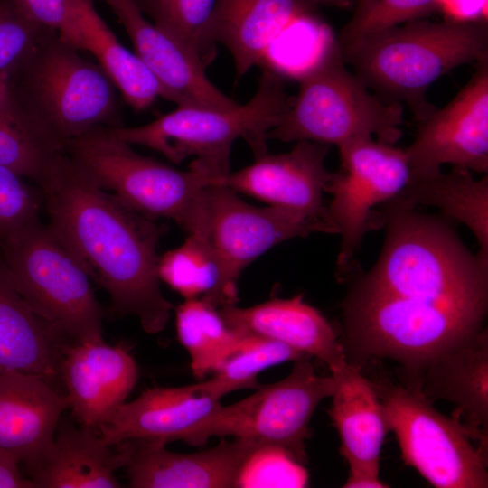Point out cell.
I'll list each match as a JSON object with an SVG mask.
<instances>
[{
  "mask_svg": "<svg viewBox=\"0 0 488 488\" xmlns=\"http://www.w3.org/2000/svg\"><path fill=\"white\" fill-rule=\"evenodd\" d=\"M37 184L48 227L107 291L111 311L136 316L147 333L163 331L174 308L157 274L163 229L97 185L64 152Z\"/></svg>",
  "mask_w": 488,
  "mask_h": 488,
  "instance_id": "obj_1",
  "label": "cell"
},
{
  "mask_svg": "<svg viewBox=\"0 0 488 488\" xmlns=\"http://www.w3.org/2000/svg\"><path fill=\"white\" fill-rule=\"evenodd\" d=\"M346 65L381 99L406 105L419 123L436 107L428 88L452 70L488 60L487 22L424 18L341 47Z\"/></svg>",
  "mask_w": 488,
  "mask_h": 488,
  "instance_id": "obj_2",
  "label": "cell"
},
{
  "mask_svg": "<svg viewBox=\"0 0 488 488\" xmlns=\"http://www.w3.org/2000/svg\"><path fill=\"white\" fill-rule=\"evenodd\" d=\"M79 51L49 31L11 77L25 123L57 151L94 127L122 126L117 89L97 62Z\"/></svg>",
  "mask_w": 488,
  "mask_h": 488,
  "instance_id": "obj_3",
  "label": "cell"
},
{
  "mask_svg": "<svg viewBox=\"0 0 488 488\" xmlns=\"http://www.w3.org/2000/svg\"><path fill=\"white\" fill-rule=\"evenodd\" d=\"M255 94L245 104L225 109L177 107L155 120L136 127H107L129 145L151 148L174 164L193 157L190 168L214 177L230 172V151L244 139L255 159L267 154V135L293 101L282 74L263 66Z\"/></svg>",
  "mask_w": 488,
  "mask_h": 488,
  "instance_id": "obj_4",
  "label": "cell"
},
{
  "mask_svg": "<svg viewBox=\"0 0 488 488\" xmlns=\"http://www.w3.org/2000/svg\"><path fill=\"white\" fill-rule=\"evenodd\" d=\"M298 92L268 139L337 146L359 138L394 145L402 136L404 106L370 92L333 39L296 78Z\"/></svg>",
  "mask_w": 488,
  "mask_h": 488,
  "instance_id": "obj_5",
  "label": "cell"
},
{
  "mask_svg": "<svg viewBox=\"0 0 488 488\" xmlns=\"http://www.w3.org/2000/svg\"><path fill=\"white\" fill-rule=\"evenodd\" d=\"M63 152L97 185L140 214L171 219L188 235H206V190L218 177L139 155L107 127L71 139Z\"/></svg>",
  "mask_w": 488,
  "mask_h": 488,
  "instance_id": "obj_6",
  "label": "cell"
},
{
  "mask_svg": "<svg viewBox=\"0 0 488 488\" xmlns=\"http://www.w3.org/2000/svg\"><path fill=\"white\" fill-rule=\"evenodd\" d=\"M0 254L19 293L70 343L103 339V311L89 275L40 221L3 240Z\"/></svg>",
  "mask_w": 488,
  "mask_h": 488,
  "instance_id": "obj_7",
  "label": "cell"
},
{
  "mask_svg": "<svg viewBox=\"0 0 488 488\" xmlns=\"http://www.w3.org/2000/svg\"><path fill=\"white\" fill-rule=\"evenodd\" d=\"M369 379V378H368ZM399 442L402 458L438 488H486L487 462L463 427L418 391L388 378L369 379Z\"/></svg>",
  "mask_w": 488,
  "mask_h": 488,
  "instance_id": "obj_8",
  "label": "cell"
},
{
  "mask_svg": "<svg viewBox=\"0 0 488 488\" xmlns=\"http://www.w3.org/2000/svg\"><path fill=\"white\" fill-rule=\"evenodd\" d=\"M341 169L332 173L325 192L329 221L341 235L339 270L347 269L366 233L384 225L374 210L398 196L410 170L403 149L374 138L351 140L338 146Z\"/></svg>",
  "mask_w": 488,
  "mask_h": 488,
  "instance_id": "obj_9",
  "label": "cell"
},
{
  "mask_svg": "<svg viewBox=\"0 0 488 488\" xmlns=\"http://www.w3.org/2000/svg\"><path fill=\"white\" fill-rule=\"evenodd\" d=\"M333 389L332 375H317L309 359L296 361L284 379L259 385L250 396L222 406L215 436L241 438L258 446H280L305 465L312 416Z\"/></svg>",
  "mask_w": 488,
  "mask_h": 488,
  "instance_id": "obj_10",
  "label": "cell"
},
{
  "mask_svg": "<svg viewBox=\"0 0 488 488\" xmlns=\"http://www.w3.org/2000/svg\"><path fill=\"white\" fill-rule=\"evenodd\" d=\"M205 200L206 237L219 258L229 305L238 301L242 270L272 247L314 232L337 233L328 221L270 205H250L224 185L209 186Z\"/></svg>",
  "mask_w": 488,
  "mask_h": 488,
  "instance_id": "obj_11",
  "label": "cell"
},
{
  "mask_svg": "<svg viewBox=\"0 0 488 488\" xmlns=\"http://www.w3.org/2000/svg\"><path fill=\"white\" fill-rule=\"evenodd\" d=\"M410 176L441 171L444 164L488 172V60L443 108L418 123L413 142L403 149Z\"/></svg>",
  "mask_w": 488,
  "mask_h": 488,
  "instance_id": "obj_12",
  "label": "cell"
},
{
  "mask_svg": "<svg viewBox=\"0 0 488 488\" xmlns=\"http://www.w3.org/2000/svg\"><path fill=\"white\" fill-rule=\"evenodd\" d=\"M222 406L194 384L155 386L118 406L98 431L109 446L140 440L202 446L215 436Z\"/></svg>",
  "mask_w": 488,
  "mask_h": 488,
  "instance_id": "obj_13",
  "label": "cell"
},
{
  "mask_svg": "<svg viewBox=\"0 0 488 488\" xmlns=\"http://www.w3.org/2000/svg\"><path fill=\"white\" fill-rule=\"evenodd\" d=\"M159 84L161 97L177 105L225 109L238 106L208 78L202 60L184 43L149 22L133 0H103Z\"/></svg>",
  "mask_w": 488,
  "mask_h": 488,
  "instance_id": "obj_14",
  "label": "cell"
},
{
  "mask_svg": "<svg viewBox=\"0 0 488 488\" xmlns=\"http://www.w3.org/2000/svg\"><path fill=\"white\" fill-rule=\"evenodd\" d=\"M296 143L289 152L266 154L240 170L230 171L218 178L217 184L270 206L330 222L323 193L332 174L325 166L331 145L308 140Z\"/></svg>",
  "mask_w": 488,
  "mask_h": 488,
  "instance_id": "obj_15",
  "label": "cell"
},
{
  "mask_svg": "<svg viewBox=\"0 0 488 488\" xmlns=\"http://www.w3.org/2000/svg\"><path fill=\"white\" fill-rule=\"evenodd\" d=\"M406 387L428 401L455 405L454 418L480 454L488 459V333L482 329L440 354L418 373L404 378Z\"/></svg>",
  "mask_w": 488,
  "mask_h": 488,
  "instance_id": "obj_16",
  "label": "cell"
},
{
  "mask_svg": "<svg viewBox=\"0 0 488 488\" xmlns=\"http://www.w3.org/2000/svg\"><path fill=\"white\" fill-rule=\"evenodd\" d=\"M137 377L129 349L103 339L68 344L59 367L73 418L80 426L95 430L126 401Z\"/></svg>",
  "mask_w": 488,
  "mask_h": 488,
  "instance_id": "obj_17",
  "label": "cell"
},
{
  "mask_svg": "<svg viewBox=\"0 0 488 488\" xmlns=\"http://www.w3.org/2000/svg\"><path fill=\"white\" fill-rule=\"evenodd\" d=\"M126 452L129 486L134 488L235 487L239 471L256 447L254 443L222 438L215 446L189 454L169 451L165 444L129 440L119 443Z\"/></svg>",
  "mask_w": 488,
  "mask_h": 488,
  "instance_id": "obj_18",
  "label": "cell"
},
{
  "mask_svg": "<svg viewBox=\"0 0 488 488\" xmlns=\"http://www.w3.org/2000/svg\"><path fill=\"white\" fill-rule=\"evenodd\" d=\"M68 408L65 393L53 380L0 367V450L29 472L49 450Z\"/></svg>",
  "mask_w": 488,
  "mask_h": 488,
  "instance_id": "obj_19",
  "label": "cell"
},
{
  "mask_svg": "<svg viewBox=\"0 0 488 488\" xmlns=\"http://www.w3.org/2000/svg\"><path fill=\"white\" fill-rule=\"evenodd\" d=\"M314 9L308 0H217L211 37L230 52L239 80L253 67L268 65L277 39Z\"/></svg>",
  "mask_w": 488,
  "mask_h": 488,
  "instance_id": "obj_20",
  "label": "cell"
},
{
  "mask_svg": "<svg viewBox=\"0 0 488 488\" xmlns=\"http://www.w3.org/2000/svg\"><path fill=\"white\" fill-rule=\"evenodd\" d=\"M229 326L249 335L282 343L333 371L347 362L343 344L324 316L304 301L302 295L272 298L249 307L235 305L219 308Z\"/></svg>",
  "mask_w": 488,
  "mask_h": 488,
  "instance_id": "obj_21",
  "label": "cell"
},
{
  "mask_svg": "<svg viewBox=\"0 0 488 488\" xmlns=\"http://www.w3.org/2000/svg\"><path fill=\"white\" fill-rule=\"evenodd\" d=\"M109 446L98 430L61 418L53 442L28 474L40 488H117L116 471L124 467L120 444Z\"/></svg>",
  "mask_w": 488,
  "mask_h": 488,
  "instance_id": "obj_22",
  "label": "cell"
},
{
  "mask_svg": "<svg viewBox=\"0 0 488 488\" xmlns=\"http://www.w3.org/2000/svg\"><path fill=\"white\" fill-rule=\"evenodd\" d=\"M331 373L334 389L329 414L341 440L340 454L351 471L379 474L389 430L381 400L371 380L348 361Z\"/></svg>",
  "mask_w": 488,
  "mask_h": 488,
  "instance_id": "obj_23",
  "label": "cell"
},
{
  "mask_svg": "<svg viewBox=\"0 0 488 488\" xmlns=\"http://www.w3.org/2000/svg\"><path fill=\"white\" fill-rule=\"evenodd\" d=\"M69 343L19 293L0 254V367L54 381Z\"/></svg>",
  "mask_w": 488,
  "mask_h": 488,
  "instance_id": "obj_24",
  "label": "cell"
},
{
  "mask_svg": "<svg viewBox=\"0 0 488 488\" xmlns=\"http://www.w3.org/2000/svg\"><path fill=\"white\" fill-rule=\"evenodd\" d=\"M71 23L63 40L90 52L117 89L122 99L136 111L152 106L161 89L135 53L127 50L97 12L93 0H70Z\"/></svg>",
  "mask_w": 488,
  "mask_h": 488,
  "instance_id": "obj_25",
  "label": "cell"
},
{
  "mask_svg": "<svg viewBox=\"0 0 488 488\" xmlns=\"http://www.w3.org/2000/svg\"><path fill=\"white\" fill-rule=\"evenodd\" d=\"M390 202L408 208L434 206L450 221L465 225L474 235L477 256L488 263V176L475 179L472 172L452 167L449 173L438 171L410 176L401 191Z\"/></svg>",
  "mask_w": 488,
  "mask_h": 488,
  "instance_id": "obj_26",
  "label": "cell"
},
{
  "mask_svg": "<svg viewBox=\"0 0 488 488\" xmlns=\"http://www.w3.org/2000/svg\"><path fill=\"white\" fill-rule=\"evenodd\" d=\"M178 340L188 352L196 378L214 372L237 351L245 334L227 324L218 307L202 298L185 299L175 309Z\"/></svg>",
  "mask_w": 488,
  "mask_h": 488,
  "instance_id": "obj_27",
  "label": "cell"
},
{
  "mask_svg": "<svg viewBox=\"0 0 488 488\" xmlns=\"http://www.w3.org/2000/svg\"><path fill=\"white\" fill-rule=\"evenodd\" d=\"M157 274L185 299L202 298L218 308L229 305L221 266L206 236L190 234L182 245L159 257Z\"/></svg>",
  "mask_w": 488,
  "mask_h": 488,
  "instance_id": "obj_28",
  "label": "cell"
},
{
  "mask_svg": "<svg viewBox=\"0 0 488 488\" xmlns=\"http://www.w3.org/2000/svg\"><path fill=\"white\" fill-rule=\"evenodd\" d=\"M310 358L282 343L245 334L240 347L213 372V377L194 386L201 392L221 399L236 390L256 389L259 386L258 374L267 368Z\"/></svg>",
  "mask_w": 488,
  "mask_h": 488,
  "instance_id": "obj_29",
  "label": "cell"
},
{
  "mask_svg": "<svg viewBox=\"0 0 488 488\" xmlns=\"http://www.w3.org/2000/svg\"><path fill=\"white\" fill-rule=\"evenodd\" d=\"M152 23L189 47L207 67L217 55L210 33L217 0H133Z\"/></svg>",
  "mask_w": 488,
  "mask_h": 488,
  "instance_id": "obj_30",
  "label": "cell"
},
{
  "mask_svg": "<svg viewBox=\"0 0 488 488\" xmlns=\"http://www.w3.org/2000/svg\"><path fill=\"white\" fill-rule=\"evenodd\" d=\"M351 19L337 41L347 46L372 33L425 18L437 10L438 0H356Z\"/></svg>",
  "mask_w": 488,
  "mask_h": 488,
  "instance_id": "obj_31",
  "label": "cell"
},
{
  "mask_svg": "<svg viewBox=\"0 0 488 488\" xmlns=\"http://www.w3.org/2000/svg\"><path fill=\"white\" fill-rule=\"evenodd\" d=\"M309 474L290 452L276 446L253 449L244 460L235 483L238 488H302Z\"/></svg>",
  "mask_w": 488,
  "mask_h": 488,
  "instance_id": "obj_32",
  "label": "cell"
},
{
  "mask_svg": "<svg viewBox=\"0 0 488 488\" xmlns=\"http://www.w3.org/2000/svg\"><path fill=\"white\" fill-rule=\"evenodd\" d=\"M61 152L23 127L0 123V165L24 178L38 183Z\"/></svg>",
  "mask_w": 488,
  "mask_h": 488,
  "instance_id": "obj_33",
  "label": "cell"
},
{
  "mask_svg": "<svg viewBox=\"0 0 488 488\" xmlns=\"http://www.w3.org/2000/svg\"><path fill=\"white\" fill-rule=\"evenodd\" d=\"M52 31L23 16L7 0H0V78H11Z\"/></svg>",
  "mask_w": 488,
  "mask_h": 488,
  "instance_id": "obj_34",
  "label": "cell"
},
{
  "mask_svg": "<svg viewBox=\"0 0 488 488\" xmlns=\"http://www.w3.org/2000/svg\"><path fill=\"white\" fill-rule=\"evenodd\" d=\"M40 201L24 177L0 165V242L39 221Z\"/></svg>",
  "mask_w": 488,
  "mask_h": 488,
  "instance_id": "obj_35",
  "label": "cell"
},
{
  "mask_svg": "<svg viewBox=\"0 0 488 488\" xmlns=\"http://www.w3.org/2000/svg\"><path fill=\"white\" fill-rule=\"evenodd\" d=\"M34 23L64 37L71 23L70 0H7Z\"/></svg>",
  "mask_w": 488,
  "mask_h": 488,
  "instance_id": "obj_36",
  "label": "cell"
},
{
  "mask_svg": "<svg viewBox=\"0 0 488 488\" xmlns=\"http://www.w3.org/2000/svg\"><path fill=\"white\" fill-rule=\"evenodd\" d=\"M488 0H438L437 10L445 20L470 23L487 22Z\"/></svg>",
  "mask_w": 488,
  "mask_h": 488,
  "instance_id": "obj_37",
  "label": "cell"
},
{
  "mask_svg": "<svg viewBox=\"0 0 488 488\" xmlns=\"http://www.w3.org/2000/svg\"><path fill=\"white\" fill-rule=\"evenodd\" d=\"M0 123L17 126L33 133L20 113L14 96L11 78L7 77L0 78Z\"/></svg>",
  "mask_w": 488,
  "mask_h": 488,
  "instance_id": "obj_38",
  "label": "cell"
},
{
  "mask_svg": "<svg viewBox=\"0 0 488 488\" xmlns=\"http://www.w3.org/2000/svg\"><path fill=\"white\" fill-rule=\"evenodd\" d=\"M0 488H35L33 482L22 474L20 463L0 450Z\"/></svg>",
  "mask_w": 488,
  "mask_h": 488,
  "instance_id": "obj_39",
  "label": "cell"
},
{
  "mask_svg": "<svg viewBox=\"0 0 488 488\" xmlns=\"http://www.w3.org/2000/svg\"><path fill=\"white\" fill-rule=\"evenodd\" d=\"M345 488H384L389 487L380 480L379 474L369 472H350L345 483Z\"/></svg>",
  "mask_w": 488,
  "mask_h": 488,
  "instance_id": "obj_40",
  "label": "cell"
},
{
  "mask_svg": "<svg viewBox=\"0 0 488 488\" xmlns=\"http://www.w3.org/2000/svg\"><path fill=\"white\" fill-rule=\"evenodd\" d=\"M315 5H324L337 9H350L356 0H308Z\"/></svg>",
  "mask_w": 488,
  "mask_h": 488,
  "instance_id": "obj_41",
  "label": "cell"
},
{
  "mask_svg": "<svg viewBox=\"0 0 488 488\" xmlns=\"http://www.w3.org/2000/svg\"><path fill=\"white\" fill-rule=\"evenodd\" d=\"M0 244H1V242H0Z\"/></svg>",
  "mask_w": 488,
  "mask_h": 488,
  "instance_id": "obj_42",
  "label": "cell"
}]
</instances>
